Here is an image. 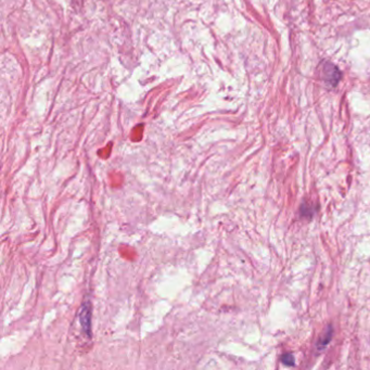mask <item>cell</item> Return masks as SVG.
I'll use <instances>...</instances> for the list:
<instances>
[{
	"label": "cell",
	"instance_id": "1",
	"mask_svg": "<svg viewBox=\"0 0 370 370\" xmlns=\"http://www.w3.org/2000/svg\"><path fill=\"white\" fill-rule=\"evenodd\" d=\"M341 76L342 73L336 65L330 62H326L322 71V78L326 84L329 87H336L340 82Z\"/></svg>",
	"mask_w": 370,
	"mask_h": 370
},
{
	"label": "cell",
	"instance_id": "2",
	"mask_svg": "<svg viewBox=\"0 0 370 370\" xmlns=\"http://www.w3.org/2000/svg\"><path fill=\"white\" fill-rule=\"evenodd\" d=\"M90 317H91V311H90V306H89V303L86 302L82 310H81V313H79V321H81L82 326H83V329L84 331L88 334V337H90Z\"/></svg>",
	"mask_w": 370,
	"mask_h": 370
},
{
	"label": "cell",
	"instance_id": "3",
	"mask_svg": "<svg viewBox=\"0 0 370 370\" xmlns=\"http://www.w3.org/2000/svg\"><path fill=\"white\" fill-rule=\"evenodd\" d=\"M281 363L287 366H294V356L292 354H285L281 356Z\"/></svg>",
	"mask_w": 370,
	"mask_h": 370
},
{
	"label": "cell",
	"instance_id": "4",
	"mask_svg": "<svg viewBox=\"0 0 370 370\" xmlns=\"http://www.w3.org/2000/svg\"><path fill=\"white\" fill-rule=\"evenodd\" d=\"M331 336H332V329L330 328V329H329V332H328L327 334H326V337H323V339L318 343V344H317V346H318L319 349H323L326 345L328 344L329 341L331 340Z\"/></svg>",
	"mask_w": 370,
	"mask_h": 370
}]
</instances>
